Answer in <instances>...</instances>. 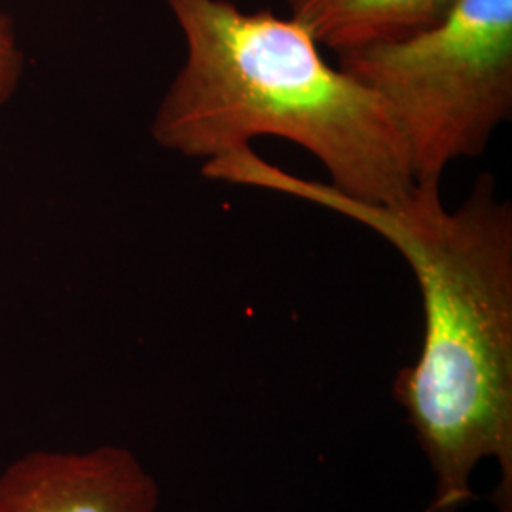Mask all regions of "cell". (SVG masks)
<instances>
[{"mask_svg": "<svg viewBox=\"0 0 512 512\" xmlns=\"http://www.w3.org/2000/svg\"><path fill=\"white\" fill-rule=\"evenodd\" d=\"M458 0H287L291 16L338 52L410 37L444 18Z\"/></svg>", "mask_w": 512, "mask_h": 512, "instance_id": "5b68a950", "label": "cell"}, {"mask_svg": "<svg viewBox=\"0 0 512 512\" xmlns=\"http://www.w3.org/2000/svg\"><path fill=\"white\" fill-rule=\"evenodd\" d=\"M21 57L10 21L0 14V103L12 93L18 80Z\"/></svg>", "mask_w": 512, "mask_h": 512, "instance_id": "8992f818", "label": "cell"}, {"mask_svg": "<svg viewBox=\"0 0 512 512\" xmlns=\"http://www.w3.org/2000/svg\"><path fill=\"white\" fill-rule=\"evenodd\" d=\"M403 139L416 186L480 156L512 116V0H458L410 37L338 52Z\"/></svg>", "mask_w": 512, "mask_h": 512, "instance_id": "3957f363", "label": "cell"}, {"mask_svg": "<svg viewBox=\"0 0 512 512\" xmlns=\"http://www.w3.org/2000/svg\"><path fill=\"white\" fill-rule=\"evenodd\" d=\"M186 57L152 124L162 147L211 162L258 137L304 148L330 186L393 205L416 188L382 99L321 54L298 19L243 12L232 0H165Z\"/></svg>", "mask_w": 512, "mask_h": 512, "instance_id": "7a4b0ae2", "label": "cell"}, {"mask_svg": "<svg viewBox=\"0 0 512 512\" xmlns=\"http://www.w3.org/2000/svg\"><path fill=\"white\" fill-rule=\"evenodd\" d=\"M222 179L321 205L397 249L420 285L425 332L393 395L435 475L427 512L473 501L471 478L490 458L501 473L497 512H512V205L494 175L482 173L456 207L444 205L440 186H416L393 205L357 202L253 150L228 158Z\"/></svg>", "mask_w": 512, "mask_h": 512, "instance_id": "6da1fadb", "label": "cell"}, {"mask_svg": "<svg viewBox=\"0 0 512 512\" xmlns=\"http://www.w3.org/2000/svg\"><path fill=\"white\" fill-rule=\"evenodd\" d=\"M156 480L122 446L37 450L0 473V512H156Z\"/></svg>", "mask_w": 512, "mask_h": 512, "instance_id": "277c9868", "label": "cell"}]
</instances>
